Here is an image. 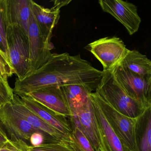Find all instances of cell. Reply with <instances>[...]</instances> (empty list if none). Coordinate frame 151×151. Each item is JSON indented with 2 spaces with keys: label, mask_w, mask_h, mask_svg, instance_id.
<instances>
[{
  "label": "cell",
  "mask_w": 151,
  "mask_h": 151,
  "mask_svg": "<svg viewBox=\"0 0 151 151\" xmlns=\"http://www.w3.org/2000/svg\"><path fill=\"white\" fill-rule=\"evenodd\" d=\"M94 92L117 112L130 118H137L147 109L125 93L111 70L103 71L100 82Z\"/></svg>",
  "instance_id": "obj_1"
},
{
  "label": "cell",
  "mask_w": 151,
  "mask_h": 151,
  "mask_svg": "<svg viewBox=\"0 0 151 151\" xmlns=\"http://www.w3.org/2000/svg\"><path fill=\"white\" fill-rule=\"evenodd\" d=\"M8 57L14 73L18 79L29 71V46L28 36L24 31L15 24L6 28Z\"/></svg>",
  "instance_id": "obj_2"
},
{
  "label": "cell",
  "mask_w": 151,
  "mask_h": 151,
  "mask_svg": "<svg viewBox=\"0 0 151 151\" xmlns=\"http://www.w3.org/2000/svg\"><path fill=\"white\" fill-rule=\"evenodd\" d=\"M90 97L97 103L122 143L131 151H137L135 137L136 118H130L117 112L96 92L90 93Z\"/></svg>",
  "instance_id": "obj_3"
},
{
  "label": "cell",
  "mask_w": 151,
  "mask_h": 151,
  "mask_svg": "<svg viewBox=\"0 0 151 151\" xmlns=\"http://www.w3.org/2000/svg\"><path fill=\"white\" fill-rule=\"evenodd\" d=\"M111 71L129 97L147 108L151 107V79L142 78L119 63L114 66Z\"/></svg>",
  "instance_id": "obj_4"
},
{
  "label": "cell",
  "mask_w": 151,
  "mask_h": 151,
  "mask_svg": "<svg viewBox=\"0 0 151 151\" xmlns=\"http://www.w3.org/2000/svg\"><path fill=\"white\" fill-rule=\"evenodd\" d=\"M87 47L103 66V71L111 70L129 51L123 40L116 37L99 39L89 44Z\"/></svg>",
  "instance_id": "obj_5"
},
{
  "label": "cell",
  "mask_w": 151,
  "mask_h": 151,
  "mask_svg": "<svg viewBox=\"0 0 151 151\" xmlns=\"http://www.w3.org/2000/svg\"><path fill=\"white\" fill-rule=\"evenodd\" d=\"M0 126L9 140H22L29 145L32 133L38 132H43L33 128L26 120L17 114L13 109L11 103L0 107Z\"/></svg>",
  "instance_id": "obj_6"
},
{
  "label": "cell",
  "mask_w": 151,
  "mask_h": 151,
  "mask_svg": "<svg viewBox=\"0 0 151 151\" xmlns=\"http://www.w3.org/2000/svg\"><path fill=\"white\" fill-rule=\"evenodd\" d=\"M71 124L76 125L86 136L95 151H100L99 138L92 102L90 98L70 111Z\"/></svg>",
  "instance_id": "obj_7"
},
{
  "label": "cell",
  "mask_w": 151,
  "mask_h": 151,
  "mask_svg": "<svg viewBox=\"0 0 151 151\" xmlns=\"http://www.w3.org/2000/svg\"><path fill=\"white\" fill-rule=\"evenodd\" d=\"M28 40L29 73L43 66L52 55L50 43L47 41L41 34L32 11L28 28Z\"/></svg>",
  "instance_id": "obj_8"
},
{
  "label": "cell",
  "mask_w": 151,
  "mask_h": 151,
  "mask_svg": "<svg viewBox=\"0 0 151 151\" xmlns=\"http://www.w3.org/2000/svg\"><path fill=\"white\" fill-rule=\"evenodd\" d=\"M99 3L103 12L110 14L120 22L129 35L138 31L141 19L134 4L122 0H100Z\"/></svg>",
  "instance_id": "obj_9"
},
{
  "label": "cell",
  "mask_w": 151,
  "mask_h": 151,
  "mask_svg": "<svg viewBox=\"0 0 151 151\" xmlns=\"http://www.w3.org/2000/svg\"><path fill=\"white\" fill-rule=\"evenodd\" d=\"M5 26L18 25L28 36V28L31 14V0H0Z\"/></svg>",
  "instance_id": "obj_10"
},
{
  "label": "cell",
  "mask_w": 151,
  "mask_h": 151,
  "mask_svg": "<svg viewBox=\"0 0 151 151\" xmlns=\"http://www.w3.org/2000/svg\"><path fill=\"white\" fill-rule=\"evenodd\" d=\"M21 98L24 105L47 123L61 132L69 140L72 132L71 124L68 117L45 106L31 97L24 95Z\"/></svg>",
  "instance_id": "obj_11"
},
{
  "label": "cell",
  "mask_w": 151,
  "mask_h": 151,
  "mask_svg": "<svg viewBox=\"0 0 151 151\" xmlns=\"http://www.w3.org/2000/svg\"><path fill=\"white\" fill-rule=\"evenodd\" d=\"M54 112L70 118L71 114L60 86H47L27 94Z\"/></svg>",
  "instance_id": "obj_12"
},
{
  "label": "cell",
  "mask_w": 151,
  "mask_h": 151,
  "mask_svg": "<svg viewBox=\"0 0 151 151\" xmlns=\"http://www.w3.org/2000/svg\"><path fill=\"white\" fill-rule=\"evenodd\" d=\"M90 99L93 105L97 121L100 151H131L116 136L97 103Z\"/></svg>",
  "instance_id": "obj_13"
},
{
  "label": "cell",
  "mask_w": 151,
  "mask_h": 151,
  "mask_svg": "<svg viewBox=\"0 0 151 151\" xmlns=\"http://www.w3.org/2000/svg\"><path fill=\"white\" fill-rule=\"evenodd\" d=\"M11 104L15 112L36 129L43 132L47 135L59 140H68L61 132L47 123L29 109L24 105L19 96L14 94V99Z\"/></svg>",
  "instance_id": "obj_14"
},
{
  "label": "cell",
  "mask_w": 151,
  "mask_h": 151,
  "mask_svg": "<svg viewBox=\"0 0 151 151\" xmlns=\"http://www.w3.org/2000/svg\"><path fill=\"white\" fill-rule=\"evenodd\" d=\"M31 9L37 24L45 39L50 42L52 33L60 17V10L45 8L31 0Z\"/></svg>",
  "instance_id": "obj_15"
},
{
  "label": "cell",
  "mask_w": 151,
  "mask_h": 151,
  "mask_svg": "<svg viewBox=\"0 0 151 151\" xmlns=\"http://www.w3.org/2000/svg\"><path fill=\"white\" fill-rule=\"evenodd\" d=\"M135 137L137 151H151V107L136 118Z\"/></svg>",
  "instance_id": "obj_16"
},
{
  "label": "cell",
  "mask_w": 151,
  "mask_h": 151,
  "mask_svg": "<svg viewBox=\"0 0 151 151\" xmlns=\"http://www.w3.org/2000/svg\"><path fill=\"white\" fill-rule=\"evenodd\" d=\"M119 63L142 78L151 79V61L137 50H129Z\"/></svg>",
  "instance_id": "obj_17"
},
{
  "label": "cell",
  "mask_w": 151,
  "mask_h": 151,
  "mask_svg": "<svg viewBox=\"0 0 151 151\" xmlns=\"http://www.w3.org/2000/svg\"><path fill=\"white\" fill-rule=\"evenodd\" d=\"M70 111L83 103L90 98L93 91L83 85L60 86Z\"/></svg>",
  "instance_id": "obj_18"
},
{
  "label": "cell",
  "mask_w": 151,
  "mask_h": 151,
  "mask_svg": "<svg viewBox=\"0 0 151 151\" xmlns=\"http://www.w3.org/2000/svg\"><path fill=\"white\" fill-rule=\"evenodd\" d=\"M72 132L68 142L77 151H95L86 136L74 124H71Z\"/></svg>",
  "instance_id": "obj_19"
},
{
  "label": "cell",
  "mask_w": 151,
  "mask_h": 151,
  "mask_svg": "<svg viewBox=\"0 0 151 151\" xmlns=\"http://www.w3.org/2000/svg\"><path fill=\"white\" fill-rule=\"evenodd\" d=\"M32 151H77L66 139H55L37 147L32 146Z\"/></svg>",
  "instance_id": "obj_20"
},
{
  "label": "cell",
  "mask_w": 151,
  "mask_h": 151,
  "mask_svg": "<svg viewBox=\"0 0 151 151\" xmlns=\"http://www.w3.org/2000/svg\"><path fill=\"white\" fill-rule=\"evenodd\" d=\"M14 93L8 81V78L0 74V107L14 99Z\"/></svg>",
  "instance_id": "obj_21"
},
{
  "label": "cell",
  "mask_w": 151,
  "mask_h": 151,
  "mask_svg": "<svg viewBox=\"0 0 151 151\" xmlns=\"http://www.w3.org/2000/svg\"><path fill=\"white\" fill-rule=\"evenodd\" d=\"M0 151H32V146L22 140H9L0 146Z\"/></svg>",
  "instance_id": "obj_22"
},
{
  "label": "cell",
  "mask_w": 151,
  "mask_h": 151,
  "mask_svg": "<svg viewBox=\"0 0 151 151\" xmlns=\"http://www.w3.org/2000/svg\"><path fill=\"white\" fill-rule=\"evenodd\" d=\"M0 72L4 76L8 78L14 74L7 55L0 52Z\"/></svg>",
  "instance_id": "obj_23"
},
{
  "label": "cell",
  "mask_w": 151,
  "mask_h": 151,
  "mask_svg": "<svg viewBox=\"0 0 151 151\" xmlns=\"http://www.w3.org/2000/svg\"><path fill=\"white\" fill-rule=\"evenodd\" d=\"M0 33L1 34L3 39L6 42V26L3 21L1 6H0Z\"/></svg>",
  "instance_id": "obj_24"
},
{
  "label": "cell",
  "mask_w": 151,
  "mask_h": 151,
  "mask_svg": "<svg viewBox=\"0 0 151 151\" xmlns=\"http://www.w3.org/2000/svg\"><path fill=\"white\" fill-rule=\"evenodd\" d=\"M0 52L5 54L8 56L6 42L4 40L1 33H0Z\"/></svg>",
  "instance_id": "obj_25"
},
{
  "label": "cell",
  "mask_w": 151,
  "mask_h": 151,
  "mask_svg": "<svg viewBox=\"0 0 151 151\" xmlns=\"http://www.w3.org/2000/svg\"><path fill=\"white\" fill-rule=\"evenodd\" d=\"M71 1H67V0L66 1H61V0L57 1H57H54V4L53 7L60 10L61 8L64 6H67Z\"/></svg>",
  "instance_id": "obj_26"
},
{
  "label": "cell",
  "mask_w": 151,
  "mask_h": 151,
  "mask_svg": "<svg viewBox=\"0 0 151 151\" xmlns=\"http://www.w3.org/2000/svg\"><path fill=\"white\" fill-rule=\"evenodd\" d=\"M9 140V139L6 132L0 126V145H3Z\"/></svg>",
  "instance_id": "obj_27"
},
{
  "label": "cell",
  "mask_w": 151,
  "mask_h": 151,
  "mask_svg": "<svg viewBox=\"0 0 151 151\" xmlns=\"http://www.w3.org/2000/svg\"><path fill=\"white\" fill-rule=\"evenodd\" d=\"M1 145H0V146H1Z\"/></svg>",
  "instance_id": "obj_28"
}]
</instances>
